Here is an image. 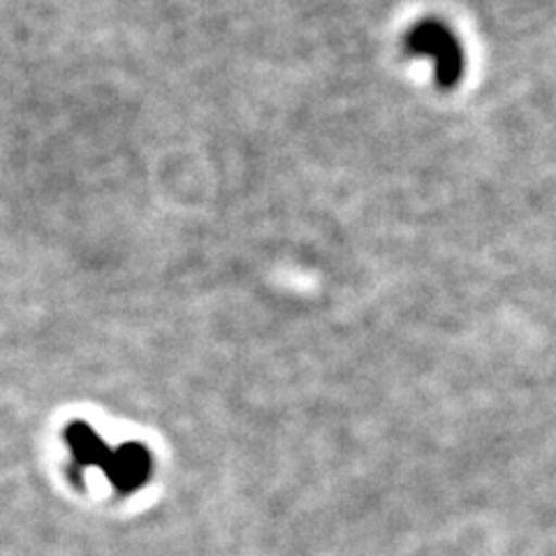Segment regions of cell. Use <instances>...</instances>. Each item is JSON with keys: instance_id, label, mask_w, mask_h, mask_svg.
<instances>
[{"instance_id": "1", "label": "cell", "mask_w": 556, "mask_h": 556, "mask_svg": "<svg viewBox=\"0 0 556 556\" xmlns=\"http://www.w3.org/2000/svg\"><path fill=\"white\" fill-rule=\"evenodd\" d=\"M406 51L413 56L429 59L433 63V75H437L441 89H452V86L462 81L466 67L464 49L457 35L443 22L425 20L415 24L406 33Z\"/></svg>"}, {"instance_id": "2", "label": "cell", "mask_w": 556, "mask_h": 556, "mask_svg": "<svg viewBox=\"0 0 556 556\" xmlns=\"http://www.w3.org/2000/svg\"><path fill=\"white\" fill-rule=\"evenodd\" d=\"M102 471L118 486L121 492H132L142 486L151 476V455L137 443L112 450Z\"/></svg>"}, {"instance_id": "3", "label": "cell", "mask_w": 556, "mask_h": 556, "mask_svg": "<svg viewBox=\"0 0 556 556\" xmlns=\"http://www.w3.org/2000/svg\"><path fill=\"white\" fill-rule=\"evenodd\" d=\"M67 443H70V450H73V455L79 466H100L102 468L112 452L108 447V443H104L98 433L84 422L70 425Z\"/></svg>"}]
</instances>
